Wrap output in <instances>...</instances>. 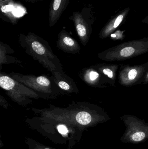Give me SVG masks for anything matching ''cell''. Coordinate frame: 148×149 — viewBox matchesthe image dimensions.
<instances>
[{"label": "cell", "instance_id": "obj_1", "mask_svg": "<svg viewBox=\"0 0 148 149\" xmlns=\"http://www.w3.org/2000/svg\"><path fill=\"white\" fill-rule=\"evenodd\" d=\"M70 0H52L49 11L50 26L56 24L69 3Z\"/></svg>", "mask_w": 148, "mask_h": 149}, {"label": "cell", "instance_id": "obj_13", "mask_svg": "<svg viewBox=\"0 0 148 149\" xmlns=\"http://www.w3.org/2000/svg\"><path fill=\"white\" fill-rule=\"evenodd\" d=\"M137 74V71L135 69H133L129 72L128 75L129 78L130 80L134 79L136 77Z\"/></svg>", "mask_w": 148, "mask_h": 149}, {"label": "cell", "instance_id": "obj_20", "mask_svg": "<svg viewBox=\"0 0 148 149\" xmlns=\"http://www.w3.org/2000/svg\"></svg>", "mask_w": 148, "mask_h": 149}, {"label": "cell", "instance_id": "obj_8", "mask_svg": "<svg viewBox=\"0 0 148 149\" xmlns=\"http://www.w3.org/2000/svg\"><path fill=\"white\" fill-rule=\"evenodd\" d=\"M36 81L38 85L42 86H48L50 85V81L44 76L38 77L36 79Z\"/></svg>", "mask_w": 148, "mask_h": 149}, {"label": "cell", "instance_id": "obj_6", "mask_svg": "<svg viewBox=\"0 0 148 149\" xmlns=\"http://www.w3.org/2000/svg\"><path fill=\"white\" fill-rule=\"evenodd\" d=\"M31 46L33 49L39 55H43L45 53V49L39 42L34 41L32 43Z\"/></svg>", "mask_w": 148, "mask_h": 149}, {"label": "cell", "instance_id": "obj_9", "mask_svg": "<svg viewBox=\"0 0 148 149\" xmlns=\"http://www.w3.org/2000/svg\"><path fill=\"white\" fill-rule=\"evenodd\" d=\"M145 137V134L144 133L142 132H137L133 135V140L136 141H139L143 140Z\"/></svg>", "mask_w": 148, "mask_h": 149}, {"label": "cell", "instance_id": "obj_7", "mask_svg": "<svg viewBox=\"0 0 148 149\" xmlns=\"http://www.w3.org/2000/svg\"><path fill=\"white\" fill-rule=\"evenodd\" d=\"M135 50L131 47H126L123 49L120 52V55L124 57H127L133 55L134 52Z\"/></svg>", "mask_w": 148, "mask_h": 149}, {"label": "cell", "instance_id": "obj_12", "mask_svg": "<svg viewBox=\"0 0 148 149\" xmlns=\"http://www.w3.org/2000/svg\"><path fill=\"white\" fill-rule=\"evenodd\" d=\"M59 86L62 89H64V90H68L70 88V86L65 81H60L58 83Z\"/></svg>", "mask_w": 148, "mask_h": 149}, {"label": "cell", "instance_id": "obj_16", "mask_svg": "<svg viewBox=\"0 0 148 149\" xmlns=\"http://www.w3.org/2000/svg\"><path fill=\"white\" fill-rule=\"evenodd\" d=\"M103 73L105 74H107L108 77L110 78H112L113 77V72L108 69H105L103 70Z\"/></svg>", "mask_w": 148, "mask_h": 149}, {"label": "cell", "instance_id": "obj_17", "mask_svg": "<svg viewBox=\"0 0 148 149\" xmlns=\"http://www.w3.org/2000/svg\"><path fill=\"white\" fill-rule=\"evenodd\" d=\"M43 1V0H26V1L28 2L34 3L39 1Z\"/></svg>", "mask_w": 148, "mask_h": 149}, {"label": "cell", "instance_id": "obj_18", "mask_svg": "<svg viewBox=\"0 0 148 149\" xmlns=\"http://www.w3.org/2000/svg\"><path fill=\"white\" fill-rule=\"evenodd\" d=\"M111 36H112V37H115L116 36V35H114H114H111Z\"/></svg>", "mask_w": 148, "mask_h": 149}, {"label": "cell", "instance_id": "obj_11", "mask_svg": "<svg viewBox=\"0 0 148 149\" xmlns=\"http://www.w3.org/2000/svg\"><path fill=\"white\" fill-rule=\"evenodd\" d=\"M57 130L59 133H61L62 134L66 135V134H67L68 132L67 128V127L64 125L61 124V125H58L57 127Z\"/></svg>", "mask_w": 148, "mask_h": 149}, {"label": "cell", "instance_id": "obj_14", "mask_svg": "<svg viewBox=\"0 0 148 149\" xmlns=\"http://www.w3.org/2000/svg\"><path fill=\"white\" fill-rule=\"evenodd\" d=\"M14 0H0L1 7L14 3Z\"/></svg>", "mask_w": 148, "mask_h": 149}, {"label": "cell", "instance_id": "obj_4", "mask_svg": "<svg viewBox=\"0 0 148 149\" xmlns=\"http://www.w3.org/2000/svg\"><path fill=\"white\" fill-rule=\"evenodd\" d=\"M14 81L8 76H1L0 78V86L5 90H9L14 86Z\"/></svg>", "mask_w": 148, "mask_h": 149}, {"label": "cell", "instance_id": "obj_19", "mask_svg": "<svg viewBox=\"0 0 148 149\" xmlns=\"http://www.w3.org/2000/svg\"></svg>", "mask_w": 148, "mask_h": 149}, {"label": "cell", "instance_id": "obj_2", "mask_svg": "<svg viewBox=\"0 0 148 149\" xmlns=\"http://www.w3.org/2000/svg\"><path fill=\"white\" fill-rule=\"evenodd\" d=\"M70 19L73 20L74 23L79 36L81 38L85 37L87 34V24L81 13L74 12Z\"/></svg>", "mask_w": 148, "mask_h": 149}, {"label": "cell", "instance_id": "obj_3", "mask_svg": "<svg viewBox=\"0 0 148 149\" xmlns=\"http://www.w3.org/2000/svg\"><path fill=\"white\" fill-rule=\"evenodd\" d=\"M76 120L79 124L82 125H87L90 123L92 118L89 113L86 112H81L76 114Z\"/></svg>", "mask_w": 148, "mask_h": 149}, {"label": "cell", "instance_id": "obj_15", "mask_svg": "<svg viewBox=\"0 0 148 149\" xmlns=\"http://www.w3.org/2000/svg\"><path fill=\"white\" fill-rule=\"evenodd\" d=\"M89 77L91 80H95L99 77V74L96 72L92 71L90 72Z\"/></svg>", "mask_w": 148, "mask_h": 149}, {"label": "cell", "instance_id": "obj_10", "mask_svg": "<svg viewBox=\"0 0 148 149\" xmlns=\"http://www.w3.org/2000/svg\"><path fill=\"white\" fill-rule=\"evenodd\" d=\"M63 42L66 45L70 46H73L74 45V41L71 38L66 35H64V37L63 38Z\"/></svg>", "mask_w": 148, "mask_h": 149}, {"label": "cell", "instance_id": "obj_5", "mask_svg": "<svg viewBox=\"0 0 148 149\" xmlns=\"http://www.w3.org/2000/svg\"><path fill=\"white\" fill-rule=\"evenodd\" d=\"M26 143L30 149H53L49 147L44 146L32 139L28 138L26 140Z\"/></svg>", "mask_w": 148, "mask_h": 149}]
</instances>
